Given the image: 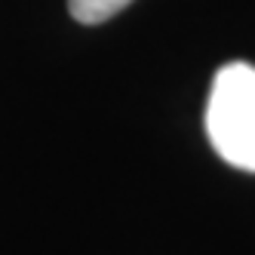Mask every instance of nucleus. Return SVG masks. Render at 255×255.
Instances as JSON below:
<instances>
[{"label": "nucleus", "instance_id": "f257e3e1", "mask_svg": "<svg viewBox=\"0 0 255 255\" xmlns=\"http://www.w3.org/2000/svg\"><path fill=\"white\" fill-rule=\"evenodd\" d=\"M206 132L215 154L231 166L255 172V68L231 62L218 68L206 105Z\"/></svg>", "mask_w": 255, "mask_h": 255}, {"label": "nucleus", "instance_id": "f03ea898", "mask_svg": "<svg viewBox=\"0 0 255 255\" xmlns=\"http://www.w3.org/2000/svg\"><path fill=\"white\" fill-rule=\"evenodd\" d=\"M132 0H68V9L80 25H99V22H108L111 15H117Z\"/></svg>", "mask_w": 255, "mask_h": 255}]
</instances>
